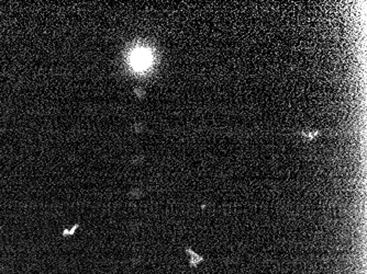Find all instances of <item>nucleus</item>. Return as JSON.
<instances>
[{"label":"nucleus","instance_id":"f257e3e1","mask_svg":"<svg viewBox=\"0 0 367 274\" xmlns=\"http://www.w3.org/2000/svg\"><path fill=\"white\" fill-rule=\"evenodd\" d=\"M131 64L136 70H144L151 64V55L149 52L143 50H138L131 56Z\"/></svg>","mask_w":367,"mask_h":274}]
</instances>
